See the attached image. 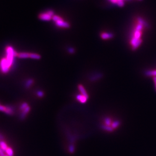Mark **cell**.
<instances>
[{
    "label": "cell",
    "mask_w": 156,
    "mask_h": 156,
    "mask_svg": "<svg viewBox=\"0 0 156 156\" xmlns=\"http://www.w3.org/2000/svg\"><path fill=\"white\" fill-rule=\"evenodd\" d=\"M101 127L103 130L107 132H112L114 130L112 127H111V126H108L105 124L102 125Z\"/></svg>",
    "instance_id": "obj_14"
},
{
    "label": "cell",
    "mask_w": 156,
    "mask_h": 156,
    "mask_svg": "<svg viewBox=\"0 0 156 156\" xmlns=\"http://www.w3.org/2000/svg\"><path fill=\"white\" fill-rule=\"evenodd\" d=\"M75 146L72 145H71L69 147V151L70 152V153H73L74 152H75Z\"/></svg>",
    "instance_id": "obj_22"
},
{
    "label": "cell",
    "mask_w": 156,
    "mask_h": 156,
    "mask_svg": "<svg viewBox=\"0 0 156 156\" xmlns=\"http://www.w3.org/2000/svg\"><path fill=\"white\" fill-rule=\"evenodd\" d=\"M137 21L138 22V23L139 24H142L144 26V27H148V23H147V22L144 20L142 18H141L140 17H138L137 18Z\"/></svg>",
    "instance_id": "obj_15"
},
{
    "label": "cell",
    "mask_w": 156,
    "mask_h": 156,
    "mask_svg": "<svg viewBox=\"0 0 156 156\" xmlns=\"http://www.w3.org/2000/svg\"><path fill=\"white\" fill-rule=\"evenodd\" d=\"M62 19L60 16H57V15H54L53 17H52V20L54 22H56L58 20H61Z\"/></svg>",
    "instance_id": "obj_23"
},
{
    "label": "cell",
    "mask_w": 156,
    "mask_h": 156,
    "mask_svg": "<svg viewBox=\"0 0 156 156\" xmlns=\"http://www.w3.org/2000/svg\"><path fill=\"white\" fill-rule=\"evenodd\" d=\"M138 1H143V0H138Z\"/></svg>",
    "instance_id": "obj_30"
},
{
    "label": "cell",
    "mask_w": 156,
    "mask_h": 156,
    "mask_svg": "<svg viewBox=\"0 0 156 156\" xmlns=\"http://www.w3.org/2000/svg\"><path fill=\"white\" fill-rule=\"evenodd\" d=\"M47 13H48L52 17H53L54 15H54V12L53 11V10H48L46 11Z\"/></svg>",
    "instance_id": "obj_26"
},
{
    "label": "cell",
    "mask_w": 156,
    "mask_h": 156,
    "mask_svg": "<svg viewBox=\"0 0 156 156\" xmlns=\"http://www.w3.org/2000/svg\"><path fill=\"white\" fill-rule=\"evenodd\" d=\"M36 94H37V95H38V96H39V97H40V98H42L43 96H44V92L41 91H39L38 92H37Z\"/></svg>",
    "instance_id": "obj_24"
},
{
    "label": "cell",
    "mask_w": 156,
    "mask_h": 156,
    "mask_svg": "<svg viewBox=\"0 0 156 156\" xmlns=\"http://www.w3.org/2000/svg\"><path fill=\"white\" fill-rule=\"evenodd\" d=\"M112 121H111V118L109 117H106L104 119V124H105L108 126H111V123H112Z\"/></svg>",
    "instance_id": "obj_17"
},
{
    "label": "cell",
    "mask_w": 156,
    "mask_h": 156,
    "mask_svg": "<svg viewBox=\"0 0 156 156\" xmlns=\"http://www.w3.org/2000/svg\"><path fill=\"white\" fill-rule=\"evenodd\" d=\"M0 111L9 115H12L13 113V110L10 106H4L1 104H0Z\"/></svg>",
    "instance_id": "obj_6"
},
{
    "label": "cell",
    "mask_w": 156,
    "mask_h": 156,
    "mask_svg": "<svg viewBox=\"0 0 156 156\" xmlns=\"http://www.w3.org/2000/svg\"><path fill=\"white\" fill-rule=\"evenodd\" d=\"M120 125V122L119 120H116L112 122L111 124V127H112L114 129H115L119 127Z\"/></svg>",
    "instance_id": "obj_16"
},
{
    "label": "cell",
    "mask_w": 156,
    "mask_h": 156,
    "mask_svg": "<svg viewBox=\"0 0 156 156\" xmlns=\"http://www.w3.org/2000/svg\"><path fill=\"white\" fill-rule=\"evenodd\" d=\"M78 89H79V92H80L81 94H83V95H84L86 96H88V94L85 90V87L83 86V85H82V84H79L78 85Z\"/></svg>",
    "instance_id": "obj_11"
},
{
    "label": "cell",
    "mask_w": 156,
    "mask_h": 156,
    "mask_svg": "<svg viewBox=\"0 0 156 156\" xmlns=\"http://www.w3.org/2000/svg\"><path fill=\"white\" fill-rule=\"evenodd\" d=\"M38 17L39 19H40L41 20L45 21H50L51 19H52V17L51 16L46 12L41 13V14H40L39 15Z\"/></svg>",
    "instance_id": "obj_7"
},
{
    "label": "cell",
    "mask_w": 156,
    "mask_h": 156,
    "mask_svg": "<svg viewBox=\"0 0 156 156\" xmlns=\"http://www.w3.org/2000/svg\"><path fill=\"white\" fill-rule=\"evenodd\" d=\"M100 36L102 39L103 40H108V39H110L113 38L114 34L113 33H106L104 32L102 33L100 35Z\"/></svg>",
    "instance_id": "obj_10"
},
{
    "label": "cell",
    "mask_w": 156,
    "mask_h": 156,
    "mask_svg": "<svg viewBox=\"0 0 156 156\" xmlns=\"http://www.w3.org/2000/svg\"><path fill=\"white\" fill-rule=\"evenodd\" d=\"M6 52V58L8 60L11 64L13 65L15 58L17 57L18 54L14 50V49L11 46H7L5 49Z\"/></svg>",
    "instance_id": "obj_2"
},
{
    "label": "cell",
    "mask_w": 156,
    "mask_h": 156,
    "mask_svg": "<svg viewBox=\"0 0 156 156\" xmlns=\"http://www.w3.org/2000/svg\"><path fill=\"white\" fill-rule=\"evenodd\" d=\"M142 42H143V40H142V39H140V40H139L137 41V42L134 44V45L132 46V50H133V51H134V50H136V49L139 47V46L140 45L141 43H142Z\"/></svg>",
    "instance_id": "obj_19"
},
{
    "label": "cell",
    "mask_w": 156,
    "mask_h": 156,
    "mask_svg": "<svg viewBox=\"0 0 156 156\" xmlns=\"http://www.w3.org/2000/svg\"><path fill=\"white\" fill-rule=\"evenodd\" d=\"M30 58L36 59V60H39L41 58V56L40 55L36 53H30Z\"/></svg>",
    "instance_id": "obj_18"
},
{
    "label": "cell",
    "mask_w": 156,
    "mask_h": 156,
    "mask_svg": "<svg viewBox=\"0 0 156 156\" xmlns=\"http://www.w3.org/2000/svg\"><path fill=\"white\" fill-rule=\"evenodd\" d=\"M117 5L118 6L120 7H123V6H124V1H119V2H118Z\"/></svg>",
    "instance_id": "obj_25"
},
{
    "label": "cell",
    "mask_w": 156,
    "mask_h": 156,
    "mask_svg": "<svg viewBox=\"0 0 156 156\" xmlns=\"http://www.w3.org/2000/svg\"><path fill=\"white\" fill-rule=\"evenodd\" d=\"M145 75L147 76L156 77V70H148L145 72Z\"/></svg>",
    "instance_id": "obj_13"
},
{
    "label": "cell",
    "mask_w": 156,
    "mask_h": 156,
    "mask_svg": "<svg viewBox=\"0 0 156 156\" xmlns=\"http://www.w3.org/2000/svg\"><path fill=\"white\" fill-rule=\"evenodd\" d=\"M88 96H86L82 94H79L76 96V99L77 100V101H78L82 104L86 103L88 100Z\"/></svg>",
    "instance_id": "obj_9"
},
{
    "label": "cell",
    "mask_w": 156,
    "mask_h": 156,
    "mask_svg": "<svg viewBox=\"0 0 156 156\" xmlns=\"http://www.w3.org/2000/svg\"><path fill=\"white\" fill-rule=\"evenodd\" d=\"M153 80H154V84H155V88H156V77H153Z\"/></svg>",
    "instance_id": "obj_29"
},
{
    "label": "cell",
    "mask_w": 156,
    "mask_h": 156,
    "mask_svg": "<svg viewBox=\"0 0 156 156\" xmlns=\"http://www.w3.org/2000/svg\"><path fill=\"white\" fill-rule=\"evenodd\" d=\"M0 156H14V151L0 133Z\"/></svg>",
    "instance_id": "obj_1"
},
{
    "label": "cell",
    "mask_w": 156,
    "mask_h": 156,
    "mask_svg": "<svg viewBox=\"0 0 156 156\" xmlns=\"http://www.w3.org/2000/svg\"><path fill=\"white\" fill-rule=\"evenodd\" d=\"M109 2H110L111 3L114 4H117L118 3L117 0H108Z\"/></svg>",
    "instance_id": "obj_28"
},
{
    "label": "cell",
    "mask_w": 156,
    "mask_h": 156,
    "mask_svg": "<svg viewBox=\"0 0 156 156\" xmlns=\"http://www.w3.org/2000/svg\"><path fill=\"white\" fill-rule=\"evenodd\" d=\"M68 51L71 54H73L75 53V49H74L73 48H70L69 49H68Z\"/></svg>",
    "instance_id": "obj_27"
},
{
    "label": "cell",
    "mask_w": 156,
    "mask_h": 156,
    "mask_svg": "<svg viewBox=\"0 0 156 156\" xmlns=\"http://www.w3.org/2000/svg\"><path fill=\"white\" fill-rule=\"evenodd\" d=\"M143 27L144 26L142 24L139 23H138L136 25L135 31L134 32L133 36L132 37L131 40V44L132 46L134 45V44L137 42V41L140 39V37L142 36V31H143Z\"/></svg>",
    "instance_id": "obj_3"
},
{
    "label": "cell",
    "mask_w": 156,
    "mask_h": 156,
    "mask_svg": "<svg viewBox=\"0 0 156 156\" xmlns=\"http://www.w3.org/2000/svg\"><path fill=\"white\" fill-rule=\"evenodd\" d=\"M20 109L21 110L20 113V118L21 119L25 118L26 116L28 113L29 112L30 110V107L27 105L26 103H23L21 105L20 107Z\"/></svg>",
    "instance_id": "obj_5"
},
{
    "label": "cell",
    "mask_w": 156,
    "mask_h": 156,
    "mask_svg": "<svg viewBox=\"0 0 156 156\" xmlns=\"http://www.w3.org/2000/svg\"><path fill=\"white\" fill-rule=\"evenodd\" d=\"M17 57L20 59H26L30 58V53H20L18 54Z\"/></svg>",
    "instance_id": "obj_12"
},
{
    "label": "cell",
    "mask_w": 156,
    "mask_h": 156,
    "mask_svg": "<svg viewBox=\"0 0 156 156\" xmlns=\"http://www.w3.org/2000/svg\"><path fill=\"white\" fill-rule=\"evenodd\" d=\"M55 25L59 27H62V28H68L70 27V24L68 23V22H65L63 20V19L58 20L55 22Z\"/></svg>",
    "instance_id": "obj_8"
},
{
    "label": "cell",
    "mask_w": 156,
    "mask_h": 156,
    "mask_svg": "<svg viewBox=\"0 0 156 156\" xmlns=\"http://www.w3.org/2000/svg\"><path fill=\"white\" fill-rule=\"evenodd\" d=\"M13 64H11L7 59L5 58H3L0 61V70L4 74L8 73Z\"/></svg>",
    "instance_id": "obj_4"
},
{
    "label": "cell",
    "mask_w": 156,
    "mask_h": 156,
    "mask_svg": "<svg viewBox=\"0 0 156 156\" xmlns=\"http://www.w3.org/2000/svg\"><path fill=\"white\" fill-rule=\"evenodd\" d=\"M34 80L33 79H29L26 81V83H25V86L26 87L28 88L30 87L34 83Z\"/></svg>",
    "instance_id": "obj_20"
},
{
    "label": "cell",
    "mask_w": 156,
    "mask_h": 156,
    "mask_svg": "<svg viewBox=\"0 0 156 156\" xmlns=\"http://www.w3.org/2000/svg\"><path fill=\"white\" fill-rule=\"evenodd\" d=\"M101 77L102 75H101V74H97V75H95V76L92 77L91 78H90V80H91V81H95V80H97L100 78Z\"/></svg>",
    "instance_id": "obj_21"
}]
</instances>
